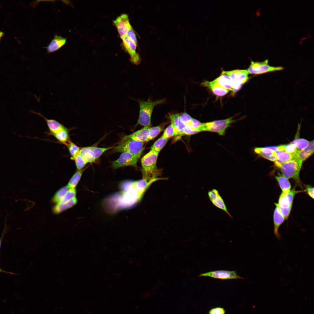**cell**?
I'll list each match as a JSON object with an SVG mask.
<instances>
[{"mask_svg": "<svg viewBox=\"0 0 314 314\" xmlns=\"http://www.w3.org/2000/svg\"><path fill=\"white\" fill-rule=\"evenodd\" d=\"M159 153L151 150L141 159L143 180L147 181L157 177L159 171L156 167Z\"/></svg>", "mask_w": 314, "mask_h": 314, "instance_id": "6da1fadb", "label": "cell"}, {"mask_svg": "<svg viewBox=\"0 0 314 314\" xmlns=\"http://www.w3.org/2000/svg\"><path fill=\"white\" fill-rule=\"evenodd\" d=\"M165 101L164 98L154 101L149 99L147 101H139L140 111L137 124L144 127L149 126L154 108L157 105L164 103Z\"/></svg>", "mask_w": 314, "mask_h": 314, "instance_id": "7a4b0ae2", "label": "cell"}, {"mask_svg": "<svg viewBox=\"0 0 314 314\" xmlns=\"http://www.w3.org/2000/svg\"><path fill=\"white\" fill-rule=\"evenodd\" d=\"M144 142L129 139L122 140L112 150L113 153L124 152L133 154L139 158L143 151Z\"/></svg>", "mask_w": 314, "mask_h": 314, "instance_id": "3957f363", "label": "cell"}, {"mask_svg": "<svg viewBox=\"0 0 314 314\" xmlns=\"http://www.w3.org/2000/svg\"><path fill=\"white\" fill-rule=\"evenodd\" d=\"M303 161L297 158L286 162L280 167L282 175L288 179H292L298 185H301L299 174Z\"/></svg>", "mask_w": 314, "mask_h": 314, "instance_id": "277c9868", "label": "cell"}, {"mask_svg": "<svg viewBox=\"0 0 314 314\" xmlns=\"http://www.w3.org/2000/svg\"><path fill=\"white\" fill-rule=\"evenodd\" d=\"M233 117L222 119L202 123L199 128L200 132L207 131L215 132L219 135H224L226 130L236 120Z\"/></svg>", "mask_w": 314, "mask_h": 314, "instance_id": "5b68a950", "label": "cell"}, {"mask_svg": "<svg viewBox=\"0 0 314 314\" xmlns=\"http://www.w3.org/2000/svg\"><path fill=\"white\" fill-rule=\"evenodd\" d=\"M302 192L301 190H296L295 188H293L287 193H281L277 204L285 220L288 218L290 214L295 195Z\"/></svg>", "mask_w": 314, "mask_h": 314, "instance_id": "8992f818", "label": "cell"}, {"mask_svg": "<svg viewBox=\"0 0 314 314\" xmlns=\"http://www.w3.org/2000/svg\"><path fill=\"white\" fill-rule=\"evenodd\" d=\"M222 73L226 74L231 78L232 82V94L238 91L249 79V73L245 69L223 71Z\"/></svg>", "mask_w": 314, "mask_h": 314, "instance_id": "52a82bcc", "label": "cell"}, {"mask_svg": "<svg viewBox=\"0 0 314 314\" xmlns=\"http://www.w3.org/2000/svg\"><path fill=\"white\" fill-rule=\"evenodd\" d=\"M283 69L281 66H273L269 65L268 60L266 59L261 62L251 61L247 69L249 74L259 75Z\"/></svg>", "mask_w": 314, "mask_h": 314, "instance_id": "ba28073f", "label": "cell"}, {"mask_svg": "<svg viewBox=\"0 0 314 314\" xmlns=\"http://www.w3.org/2000/svg\"><path fill=\"white\" fill-rule=\"evenodd\" d=\"M139 158L128 152H123L116 160L112 162V166L115 169L126 166L136 167Z\"/></svg>", "mask_w": 314, "mask_h": 314, "instance_id": "9c48e42d", "label": "cell"}, {"mask_svg": "<svg viewBox=\"0 0 314 314\" xmlns=\"http://www.w3.org/2000/svg\"><path fill=\"white\" fill-rule=\"evenodd\" d=\"M199 276H207L222 280L244 279L238 274L235 271L225 270L212 271L200 274Z\"/></svg>", "mask_w": 314, "mask_h": 314, "instance_id": "30bf717a", "label": "cell"}, {"mask_svg": "<svg viewBox=\"0 0 314 314\" xmlns=\"http://www.w3.org/2000/svg\"><path fill=\"white\" fill-rule=\"evenodd\" d=\"M121 38L125 49L130 56L131 61L135 64H138L139 63L140 56L136 52L137 44L127 35L122 37Z\"/></svg>", "mask_w": 314, "mask_h": 314, "instance_id": "8fae6325", "label": "cell"}, {"mask_svg": "<svg viewBox=\"0 0 314 314\" xmlns=\"http://www.w3.org/2000/svg\"><path fill=\"white\" fill-rule=\"evenodd\" d=\"M208 195L210 200L215 206L223 210L230 217L232 218L218 190L215 189L209 190L208 192Z\"/></svg>", "mask_w": 314, "mask_h": 314, "instance_id": "7c38bea8", "label": "cell"}, {"mask_svg": "<svg viewBox=\"0 0 314 314\" xmlns=\"http://www.w3.org/2000/svg\"><path fill=\"white\" fill-rule=\"evenodd\" d=\"M119 33L121 38L126 35L129 29L132 27L128 15L123 14L117 17L114 21Z\"/></svg>", "mask_w": 314, "mask_h": 314, "instance_id": "4fadbf2b", "label": "cell"}, {"mask_svg": "<svg viewBox=\"0 0 314 314\" xmlns=\"http://www.w3.org/2000/svg\"><path fill=\"white\" fill-rule=\"evenodd\" d=\"M149 126H144L131 134L125 136L122 140L129 139L142 142H147L149 134Z\"/></svg>", "mask_w": 314, "mask_h": 314, "instance_id": "5bb4252c", "label": "cell"}, {"mask_svg": "<svg viewBox=\"0 0 314 314\" xmlns=\"http://www.w3.org/2000/svg\"><path fill=\"white\" fill-rule=\"evenodd\" d=\"M275 204L276 207L273 215L274 233L276 237L279 239L281 238V236L278 231L279 229L285 219L281 212L277 204L275 203Z\"/></svg>", "mask_w": 314, "mask_h": 314, "instance_id": "9a60e30c", "label": "cell"}, {"mask_svg": "<svg viewBox=\"0 0 314 314\" xmlns=\"http://www.w3.org/2000/svg\"><path fill=\"white\" fill-rule=\"evenodd\" d=\"M201 85L210 89L215 95L218 96H224L229 91L220 86L214 80L211 81H205Z\"/></svg>", "mask_w": 314, "mask_h": 314, "instance_id": "2e32d148", "label": "cell"}, {"mask_svg": "<svg viewBox=\"0 0 314 314\" xmlns=\"http://www.w3.org/2000/svg\"><path fill=\"white\" fill-rule=\"evenodd\" d=\"M67 39L61 36L55 35L49 45L45 47L48 53L57 51L65 44Z\"/></svg>", "mask_w": 314, "mask_h": 314, "instance_id": "e0dca14e", "label": "cell"}, {"mask_svg": "<svg viewBox=\"0 0 314 314\" xmlns=\"http://www.w3.org/2000/svg\"><path fill=\"white\" fill-rule=\"evenodd\" d=\"M32 113L38 115L43 118L46 122L51 133L52 135L58 132L65 127L57 121L53 119H48L45 117L41 113L33 110L30 111Z\"/></svg>", "mask_w": 314, "mask_h": 314, "instance_id": "ac0fdd59", "label": "cell"}, {"mask_svg": "<svg viewBox=\"0 0 314 314\" xmlns=\"http://www.w3.org/2000/svg\"><path fill=\"white\" fill-rule=\"evenodd\" d=\"M276 159L274 162L275 165L280 168L282 164L294 158V155L284 151L278 150L275 151Z\"/></svg>", "mask_w": 314, "mask_h": 314, "instance_id": "d6986e66", "label": "cell"}, {"mask_svg": "<svg viewBox=\"0 0 314 314\" xmlns=\"http://www.w3.org/2000/svg\"><path fill=\"white\" fill-rule=\"evenodd\" d=\"M314 153V141L309 142L308 145L304 149L299 150L297 153L295 155L294 158H298L303 161L305 160Z\"/></svg>", "mask_w": 314, "mask_h": 314, "instance_id": "ffe728a7", "label": "cell"}, {"mask_svg": "<svg viewBox=\"0 0 314 314\" xmlns=\"http://www.w3.org/2000/svg\"><path fill=\"white\" fill-rule=\"evenodd\" d=\"M214 81L222 88L229 90H232V81L230 78L226 74L222 73L220 76Z\"/></svg>", "mask_w": 314, "mask_h": 314, "instance_id": "44dd1931", "label": "cell"}, {"mask_svg": "<svg viewBox=\"0 0 314 314\" xmlns=\"http://www.w3.org/2000/svg\"><path fill=\"white\" fill-rule=\"evenodd\" d=\"M77 203V199L75 197L68 202L63 204H57L54 206L53 211L55 214H58L69 208Z\"/></svg>", "mask_w": 314, "mask_h": 314, "instance_id": "7402d4cb", "label": "cell"}, {"mask_svg": "<svg viewBox=\"0 0 314 314\" xmlns=\"http://www.w3.org/2000/svg\"><path fill=\"white\" fill-rule=\"evenodd\" d=\"M282 191L281 193L286 194L291 190V185L288 179L279 173L278 176H275Z\"/></svg>", "mask_w": 314, "mask_h": 314, "instance_id": "603a6c76", "label": "cell"}, {"mask_svg": "<svg viewBox=\"0 0 314 314\" xmlns=\"http://www.w3.org/2000/svg\"><path fill=\"white\" fill-rule=\"evenodd\" d=\"M52 135L59 142L65 145L70 141L68 130L65 127Z\"/></svg>", "mask_w": 314, "mask_h": 314, "instance_id": "cb8c5ba5", "label": "cell"}, {"mask_svg": "<svg viewBox=\"0 0 314 314\" xmlns=\"http://www.w3.org/2000/svg\"><path fill=\"white\" fill-rule=\"evenodd\" d=\"M79 153L87 163L93 162L96 160L93 152L89 147L80 149Z\"/></svg>", "mask_w": 314, "mask_h": 314, "instance_id": "d4e9b609", "label": "cell"}, {"mask_svg": "<svg viewBox=\"0 0 314 314\" xmlns=\"http://www.w3.org/2000/svg\"><path fill=\"white\" fill-rule=\"evenodd\" d=\"M84 170H77L72 176L67 185L69 188H75L79 181Z\"/></svg>", "mask_w": 314, "mask_h": 314, "instance_id": "484cf974", "label": "cell"}, {"mask_svg": "<svg viewBox=\"0 0 314 314\" xmlns=\"http://www.w3.org/2000/svg\"><path fill=\"white\" fill-rule=\"evenodd\" d=\"M169 139L162 136L154 143L151 147V150L159 152L167 143Z\"/></svg>", "mask_w": 314, "mask_h": 314, "instance_id": "4316f807", "label": "cell"}, {"mask_svg": "<svg viewBox=\"0 0 314 314\" xmlns=\"http://www.w3.org/2000/svg\"><path fill=\"white\" fill-rule=\"evenodd\" d=\"M66 145L71 155V159L74 160L76 157L79 153L80 148L70 140L67 143Z\"/></svg>", "mask_w": 314, "mask_h": 314, "instance_id": "83f0119b", "label": "cell"}, {"mask_svg": "<svg viewBox=\"0 0 314 314\" xmlns=\"http://www.w3.org/2000/svg\"><path fill=\"white\" fill-rule=\"evenodd\" d=\"M279 150L284 151L290 154L295 155L296 154L299 150L294 145L290 143L281 145L278 146Z\"/></svg>", "mask_w": 314, "mask_h": 314, "instance_id": "f1b7e54d", "label": "cell"}, {"mask_svg": "<svg viewBox=\"0 0 314 314\" xmlns=\"http://www.w3.org/2000/svg\"><path fill=\"white\" fill-rule=\"evenodd\" d=\"M69 188L66 185L59 189L53 196L52 202L56 204L59 203Z\"/></svg>", "mask_w": 314, "mask_h": 314, "instance_id": "f546056e", "label": "cell"}, {"mask_svg": "<svg viewBox=\"0 0 314 314\" xmlns=\"http://www.w3.org/2000/svg\"><path fill=\"white\" fill-rule=\"evenodd\" d=\"M309 142L303 138H296L290 143L294 145L299 150H301L305 148L308 145Z\"/></svg>", "mask_w": 314, "mask_h": 314, "instance_id": "4dcf8cb0", "label": "cell"}, {"mask_svg": "<svg viewBox=\"0 0 314 314\" xmlns=\"http://www.w3.org/2000/svg\"><path fill=\"white\" fill-rule=\"evenodd\" d=\"M76 194V191L75 188H69L59 202L58 204H63L69 201L75 197Z\"/></svg>", "mask_w": 314, "mask_h": 314, "instance_id": "1f68e13d", "label": "cell"}, {"mask_svg": "<svg viewBox=\"0 0 314 314\" xmlns=\"http://www.w3.org/2000/svg\"><path fill=\"white\" fill-rule=\"evenodd\" d=\"M179 114H172L169 115V117L171 121V124L173 126L175 132V135H180L179 129Z\"/></svg>", "mask_w": 314, "mask_h": 314, "instance_id": "d6a6232c", "label": "cell"}, {"mask_svg": "<svg viewBox=\"0 0 314 314\" xmlns=\"http://www.w3.org/2000/svg\"><path fill=\"white\" fill-rule=\"evenodd\" d=\"M90 149L93 152L96 159L99 158L105 152L113 148L112 147H89Z\"/></svg>", "mask_w": 314, "mask_h": 314, "instance_id": "836d02e7", "label": "cell"}, {"mask_svg": "<svg viewBox=\"0 0 314 314\" xmlns=\"http://www.w3.org/2000/svg\"><path fill=\"white\" fill-rule=\"evenodd\" d=\"M162 127L158 126L149 128V134L148 141L152 140L155 138L162 131Z\"/></svg>", "mask_w": 314, "mask_h": 314, "instance_id": "e575fe53", "label": "cell"}, {"mask_svg": "<svg viewBox=\"0 0 314 314\" xmlns=\"http://www.w3.org/2000/svg\"><path fill=\"white\" fill-rule=\"evenodd\" d=\"M74 160L77 170L82 169L88 163L79 153L76 157Z\"/></svg>", "mask_w": 314, "mask_h": 314, "instance_id": "d590c367", "label": "cell"}, {"mask_svg": "<svg viewBox=\"0 0 314 314\" xmlns=\"http://www.w3.org/2000/svg\"><path fill=\"white\" fill-rule=\"evenodd\" d=\"M174 135H175L174 130L173 126L170 124L165 129L162 136L165 138L169 139Z\"/></svg>", "mask_w": 314, "mask_h": 314, "instance_id": "8d00e7d4", "label": "cell"}, {"mask_svg": "<svg viewBox=\"0 0 314 314\" xmlns=\"http://www.w3.org/2000/svg\"><path fill=\"white\" fill-rule=\"evenodd\" d=\"M255 152L257 154L260 153L264 154H272L274 151L269 148L267 147H255L254 149Z\"/></svg>", "mask_w": 314, "mask_h": 314, "instance_id": "74e56055", "label": "cell"}, {"mask_svg": "<svg viewBox=\"0 0 314 314\" xmlns=\"http://www.w3.org/2000/svg\"><path fill=\"white\" fill-rule=\"evenodd\" d=\"M199 132V131L194 129L188 125H185L184 128L183 134L186 135H192Z\"/></svg>", "mask_w": 314, "mask_h": 314, "instance_id": "f35d334b", "label": "cell"}, {"mask_svg": "<svg viewBox=\"0 0 314 314\" xmlns=\"http://www.w3.org/2000/svg\"><path fill=\"white\" fill-rule=\"evenodd\" d=\"M226 311L222 307H217L210 309L208 314H225Z\"/></svg>", "mask_w": 314, "mask_h": 314, "instance_id": "ab89813d", "label": "cell"}, {"mask_svg": "<svg viewBox=\"0 0 314 314\" xmlns=\"http://www.w3.org/2000/svg\"><path fill=\"white\" fill-rule=\"evenodd\" d=\"M131 40L133 41L136 44L137 43V40L136 34L133 30L132 27L130 28L128 30L126 35Z\"/></svg>", "mask_w": 314, "mask_h": 314, "instance_id": "60d3db41", "label": "cell"}, {"mask_svg": "<svg viewBox=\"0 0 314 314\" xmlns=\"http://www.w3.org/2000/svg\"><path fill=\"white\" fill-rule=\"evenodd\" d=\"M179 116L181 120L185 125L188 124L192 118L191 116L185 113L181 114H179Z\"/></svg>", "mask_w": 314, "mask_h": 314, "instance_id": "b9f144b4", "label": "cell"}, {"mask_svg": "<svg viewBox=\"0 0 314 314\" xmlns=\"http://www.w3.org/2000/svg\"><path fill=\"white\" fill-rule=\"evenodd\" d=\"M305 190V191L307 194L313 199H314V188L310 185H304Z\"/></svg>", "mask_w": 314, "mask_h": 314, "instance_id": "7bdbcfd3", "label": "cell"}, {"mask_svg": "<svg viewBox=\"0 0 314 314\" xmlns=\"http://www.w3.org/2000/svg\"><path fill=\"white\" fill-rule=\"evenodd\" d=\"M0 272H3V273H6L10 274H15L14 273H12V272H7V271H4V270H2V269H1L0 267Z\"/></svg>", "mask_w": 314, "mask_h": 314, "instance_id": "ee69618b", "label": "cell"}, {"mask_svg": "<svg viewBox=\"0 0 314 314\" xmlns=\"http://www.w3.org/2000/svg\"><path fill=\"white\" fill-rule=\"evenodd\" d=\"M5 230H3V233H2V236H1V237L0 238V249L1 246V244H2V240H3V235H4V234H3L5 233V232H4L5 231Z\"/></svg>", "mask_w": 314, "mask_h": 314, "instance_id": "f6af8a7d", "label": "cell"}, {"mask_svg": "<svg viewBox=\"0 0 314 314\" xmlns=\"http://www.w3.org/2000/svg\"><path fill=\"white\" fill-rule=\"evenodd\" d=\"M4 35V33L2 31H0V42L1 38Z\"/></svg>", "mask_w": 314, "mask_h": 314, "instance_id": "bcb514c9", "label": "cell"}]
</instances>
